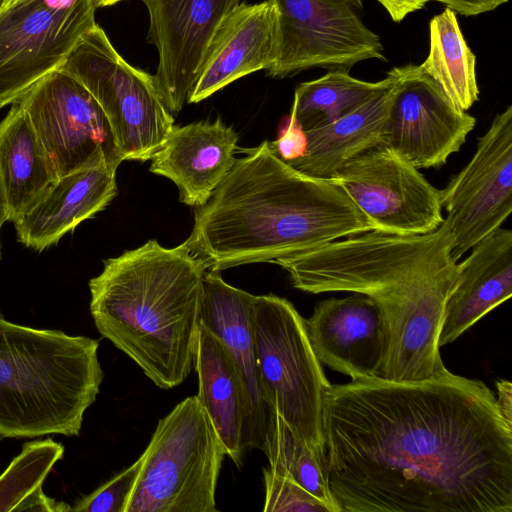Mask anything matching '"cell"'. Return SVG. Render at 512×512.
<instances>
[{
    "mask_svg": "<svg viewBox=\"0 0 512 512\" xmlns=\"http://www.w3.org/2000/svg\"><path fill=\"white\" fill-rule=\"evenodd\" d=\"M322 422L339 512H512V425L480 380L330 385Z\"/></svg>",
    "mask_w": 512,
    "mask_h": 512,
    "instance_id": "cell-1",
    "label": "cell"
},
{
    "mask_svg": "<svg viewBox=\"0 0 512 512\" xmlns=\"http://www.w3.org/2000/svg\"><path fill=\"white\" fill-rule=\"evenodd\" d=\"M246 153L197 208L182 243L207 270L274 263L377 229L338 184L290 166L269 141Z\"/></svg>",
    "mask_w": 512,
    "mask_h": 512,
    "instance_id": "cell-2",
    "label": "cell"
},
{
    "mask_svg": "<svg viewBox=\"0 0 512 512\" xmlns=\"http://www.w3.org/2000/svg\"><path fill=\"white\" fill-rule=\"evenodd\" d=\"M449 221L434 231L403 235L371 230L337 240L323 269L327 291L369 296L386 335L377 378L414 383L448 370L438 344L445 302L458 276Z\"/></svg>",
    "mask_w": 512,
    "mask_h": 512,
    "instance_id": "cell-3",
    "label": "cell"
},
{
    "mask_svg": "<svg viewBox=\"0 0 512 512\" xmlns=\"http://www.w3.org/2000/svg\"><path fill=\"white\" fill-rule=\"evenodd\" d=\"M207 267L183 244L156 240L104 261L89 281L98 332L159 388H174L194 365Z\"/></svg>",
    "mask_w": 512,
    "mask_h": 512,
    "instance_id": "cell-4",
    "label": "cell"
},
{
    "mask_svg": "<svg viewBox=\"0 0 512 512\" xmlns=\"http://www.w3.org/2000/svg\"><path fill=\"white\" fill-rule=\"evenodd\" d=\"M98 347L0 315V440L79 435L104 378Z\"/></svg>",
    "mask_w": 512,
    "mask_h": 512,
    "instance_id": "cell-5",
    "label": "cell"
},
{
    "mask_svg": "<svg viewBox=\"0 0 512 512\" xmlns=\"http://www.w3.org/2000/svg\"><path fill=\"white\" fill-rule=\"evenodd\" d=\"M125 512H216L215 492L226 456L197 396L159 420L143 452Z\"/></svg>",
    "mask_w": 512,
    "mask_h": 512,
    "instance_id": "cell-6",
    "label": "cell"
},
{
    "mask_svg": "<svg viewBox=\"0 0 512 512\" xmlns=\"http://www.w3.org/2000/svg\"><path fill=\"white\" fill-rule=\"evenodd\" d=\"M253 329L259 380L269 411L323 462L322 409L330 383L309 342L305 319L287 299L255 296Z\"/></svg>",
    "mask_w": 512,
    "mask_h": 512,
    "instance_id": "cell-7",
    "label": "cell"
},
{
    "mask_svg": "<svg viewBox=\"0 0 512 512\" xmlns=\"http://www.w3.org/2000/svg\"><path fill=\"white\" fill-rule=\"evenodd\" d=\"M59 69L80 81L104 111L124 160L145 162L162 147L174 118L154 76L126 62L97 24Z\"/></svg>",
    "mask_w": 512,
    "mask_h": 512,
    "instance_id": "cell-8",
    "label": "cell"
},
{
    "mask_svg": "<svg viewBox=\"0 0 512 512\" xmlns=\"http://www.w3.org/2000/svg\"><path fill=\"white\" fill-rule=\"evenodd\" d=\"M277 11L276 61L267 74L284 78L311 68L349 72L386 61L379 35L363 21V0H269Z\"/></svg>",
    "mask_w": 512,
    "mask_h": 512,
    "instance_id": "cell-9",
    "label": "cell"
},
{
    "mask_svg": "<svg viewBox=\"0 0 512 512\" xmlns=\"http://www.w3.org/2000/svg\"><path fill=\"white\" fill-rule=\"evenodd\" d=\"M27 113L59 177L123 158L99 103L62 69L46 75L17 101Z\"/></svg>",
    "mask_w": 512,
    "mask_h": 512,
    "instance_id": "cell-10",
    "label": "cell"
},
{
    "mask_svg": "<svg viewBox=\"0 0 512 512\" xmlns=\"http://www.w3.org/2000/svg\"><path fill=\"white\" fill-rule=\"evenodd\" d=\"M95 10L93 0L69 7L47 0L0 6V108L61 67L82 35L96 25Z\"/></svg>",
    "mask_w": 512,
    "mask_h": 512,
    "instance_id": "cell-11",
    "label": "cell"
},
{
    "mask_svg": "<svg viewBox=\"0 0 512 512\" xmlns=\"http://www.w3.org/2000/svg\"><path fill=\"white\" fill-rule=\"evenodd\" d=\"M330 180L349 195L376 230L425 234L436 230L444 220L442 190L383 145L352 158Z\"/></svg>",
    "mask_w": 512,
    "mask_h": 512,
    "instance_id": "cell-12",
    "label": "cell"
},
{
    "mask_svg": "<svg viewBox=\"0 0 512 512\" xmlns=\"http://www.w3.org/2000/svg\"><path fill=\"white\" fill-rule=\"evenodd\" d=\"M458 261L501 227L512 211V106L478 138L474 155L442 190Z\"/></svg>",
    "mask_w": 512,
    "mask_h": 512,
    "instance_id": "cell-13",
    "label": "cell"
},
{
    "mask_svg": "<svg viewBox=\"0 0 512 512\" xmlns=\"http://www.w3.org/2000/svg\"><path fill=\"white\" fill-rule=\"evenodd\" d=\"M399 70L380 145L417 169L439 168L460 150L476 119L459 109L418 65Z\"/></svg>",
    "mask_w": 512,
    "mask_h": 512,
    "instance_id": "cell-14",
    "label": "cell"
},
{
    "mask_svg": "<svg viewBox=\"0 0 512 512\" xmlns=\"http://www.w3.org/2000/svg\"><path fill=\"white\" fill-rule=\"evenodd\" d=\"M149 13V43L159 62L154 80L161 98L178 113L192 90L218 26L241 0H141Z\"/></svg>",
    "mask_w": 512,
    "mask_h": 512,
    "instance_id": "cell-15",
    "label": "cell"
},
{
    "mask_svg": "<svg viewBox=\"0 0 512 512\" xmlns=\"http://www.w3.org/2000/svg\"><path fill=\"white\" fill-rule=\"evenodd\" d=\"M254 298L255 295L226 283L220 272L206 271L200 325L222 342L239 379L245 410V451H263L269 418L257 365L253 329Z\"/></svg>",
    "mask_w": 512,
    "mask_h": 512,
    "instance_id": "cell-16",
    "label": "cell"
},
{
    "mask_svg": "<svg viewBox=\"0 0 512 512\" xmlns=\"http://www.w3.org/2000/svg\"><path fill=\"white\" fill-rule=\"evenodd\" d=\"M318 361L352 380L376 379L385 346V325L377 304L367 295L319 302L305 319Z\"/></svg>",
    "mask_w": 512,
    "mask_h": 512,
    "instance_id": "cell-17",
    "label": "cell"
},
{
    "mask_svg": "<svg viewBox=\"0 0 512 512\" xmlns=\"http://www.w3.org/2000/svg\"><path fill=\"white\" fill-rule=\"evenodd\" d=\"M277 11L265 0L240 3L222 20L205 52L187 102L198 103L243 76L275 64Z\"/></svg>",
    "mask_w": 512,
    "mask_h": 512,
    "instance_id": "cell-18",
    "label": "cell"
},
{
    "mask_svg": "<svg viewBox=\"0 0 512 512\" xmlns=\"http://www.w3.org/2000/svg\"><path fill=\"white\" fill-rule=\"evenodd\" d=\"M238 135L220 117L173 126L151 158L150 172L172 180L179 200L189 206L207 203L234 165Z\"/></svg>",
    "mask_w": 512,
    "mask_h": 512,
    "instance_id": "cell-19",
    "label": "cell"
},
{
    "mask_svg": "<svg viewBox=\"0 0 512 512\" xmlns=\"http://www.w3.org/2000/svg\"><path fill=\"white\" fill-rule=\"evenodd\" d=\"M471 249L458 263L457 280L445 302L440 347L512 295V231L499 227Z\"/></svg>",
    "mask_w": 512,
    "mask_h": 512,
    "instance_id": "cell-20",
    "label": "cell"
},
{
    "mask_svg": "<svg viewBox=\"0 0 512 512\" xmlns=\"http://www.w3.org/2000/svg\"><path fill=\"white\" fill-rule=\"evenodd\" d=\"M116 170L101 164L59 177L14 222L18 241L41 252L92 218L115 197Z\"/></svg>",
    "mask_w": 512,
    "mask_h": 512,
    "instance_id": "cell-21",
    "label": "cell"
},
{
    "mask_svg": "<svg viewBox=\"0 0 512 512\" xmlns=\"http://www.w3.org/2000/svg\"><path fill=\"white\" fill-rule=\"evenodd\" d=\"M392 71L393 81L362 105L329 124L306 130L304 154L286 163L305 174L330 179L349 160L380 145L383 125L400 78L399 67Z\"/></svg>",
    "mask_w": 512,
    "mask_h": 512,
    "instance_id": "cell-22",
    "label": "cell"
},
{
    "mask_svg": "<svg viewBox=\"0 0 512 512\" xmlns=\"http://www.w3.org/2000/svg\"><path fill=\"white\" fill-rule=\"evenodd\" d=\"M57 179L27 113L14 102L0 122V204L6 221L18 220Z\"/></svg>",
    "mask_w": 512,
    "mask_h": 512,
    "instance_id": "cell-23",
    "label": "cell"
},
{
    "mask_svg": "<svg viewBox=\"0 0 512 512\" xmlns=\"http://www.w3.org/2000/svg\"><path fill=\"white\" fill-rule=\"evenodd\" d=\"M194 366L198 374V394L226 455L241 467L245 449V420L241 385L222 342L200 325Z\"/></svg>",
    "mask_w": 512,
    "mask_h": 512,
    "instance_id": "cell-24",
    "label": "cell"
},
{
    "mask_svg": "<svg viewBox=\"0 0 512 512\" xmlns=\"http://www.w3.org/2000/svg\"><path fill=\"white\" fill-rule=\"evenodd\" d=\"M418 67L459 109L467 111L478 101L476 56L452 9L446 7L430 20L428 56Z\"/></svg>",
    "mask_w": 512,
    "mask_h": 512,
    "instance_id": "cell-25",
    "label": "cell"
},
{
    "mask_svg": "<svg viewBox=\"0 0 512 512\" xmlns=\"http://www.w3.org/2000/svg\"><path fill=\"white\" fill-rule=\"evenodd\" d=\"M64 446L52 438L24 443L0 475V512H68L72 507L45 495L42 485L63 458Z\"/></svg>",
    "mask_w": 512,
    "mask_h": 512,
    "instance_id": "cell-26",
    "label": "cell"
},
{
    "mask_svg": "<svg viewBox=\"0 0 512 512\" xmlns=\"http://www.w3.org/2000/svg\"><path fill=\"white\" fill-rule=\"evenodd\" d=\"M393 77L392 69L377 82L354 78L349 72L328 71L296 87L290 115L304 131L329 124L386 88Z\"/></svg>",
    "mask_w": 512,
    "mask_h": 512,
    "instance_id": "cell-27",
    "label": "cell"
},
{
    "mask_svg": "<svg viewBox=\"0 0 512 512\" xmlns=\"http://www.w3.org/2000/svg\"><path fill=\"white\" fill-rule=\"evenodd\" d=\"M263 452L268 458L270 470L299 484L323 502L330 512H339L327 485L323 462L295 438L274 411H269Z\"/></svg>",
    "mask_w": 512,
    "mask_h": 512,
    "instance_id": "cell-28",
    "label": "cell"
},
{
    "mask_svg": "<svg viewBox=\"0 0 512 512\" xmlns=\"http://www.w3.org/2000/svg\"><path fill=\"white\" fill-rule=\"evenodd\" d=\"M264 512H330L329 508L293 480L263 469Z\"/></svg>",
    "mask_w": 512,
    "mask_h": 512,
    "instance_id": "cell-29",
    "label": "cell"
},
{
    "mask_svg": "<svg viewBox=\"0 0 512 512\" xmlns=\"http://www.w3.org/2000/svg\"><path fill=\"white\" fill-rule=\"evenodd\" d=\"M140 456L128 468L105 482L91 494L75 503V512H125L130 494L135 485L140 468Z\"/></svg>",
    "mask_w": 512,
    "mask_h": 512,
    "instance_id": "cell-30",
    "label": "cell"
},
{
    "mask_svg": "<svg viewBox=\"0 0 512 512\" xmlns=\"http://www.w3.org/2000/svg\"><path fill=\"white\" fill-rule=\"evenodd\" d=\"M270 144L275 153L285 162L295 160L305 152L307 144L305 131L290 115L288 124L281 136Z\"/></svg>",
    "mask_w": 512,
    "mask_h": 512,
    "instance_id": "cell-31",
    "label": "cell"
},
{
    "mask_svg": "<svg viewBox=\"0 0 512 512\" xmlns=\"http://www.w3.org/2000/svg\"><path fill=\"white\" fill-rule=\"evenodd\" d=\"M435 1L452 9L463 16H477L493 11L509 0H429Z\"/></svg>",
    "mask_w": 512,
    "mask_h": 512,
    "instance_id": "cell-32",
    "label": "cell"
},
{
    "mask_svg": "<svg viewBox=\"0 0 512 512\" xmlns=\"http://www.w3.org/2000/svg\"><path fill=\"white\" fill-rule=\"evenodd\" d=\"M387 11L390 18L401 22L409 14L425 8L429 0H376Z\"/></svg>",
    "mask_w": 512,
    "mask_h": 512,
    "instance_id": "cell-33",
    "label": "cell"
},
{
    "mask_svg": "<svg viewBox=\"0 0 512 512\" xmlns=\"http://www.w3.org/2000/svg\"><path fill=\"white\" fill-rule=\"evenodd\" d=\"M498 397L496 403L502 418L512 425V384L507 380L496 383Z\"/></svg>",
    "mask_w": 512,
    "mask_h": 512,
    "instance_id": "cell-34",
    "label": "cell"
},
{
    "mask_svg": "<svg viewBox=\"0 0 512 512\" xmlns=\"http://www.w3.org/2000/svg\"><path fill=\"white\" fill-rule=\"evenodd\" d=\"M6 221L4 211L2 209V206L0 204V234H1V228L3 226V223ZM2 258V252H1V240H0V260Z\"/></svg>",
    "mask_w": 512,
    "mask_h": 512,
    "instance_id": "cell-35",
    "label": "cell"
},
{
    "mask_svg": "<svg viewBox=\"0 0 512 512\" xmlns=\"http://www.w3.org/2000/svg\"><path fill=\"white\" fill-rule=\"evenodd\" d=\"M96 8L108 6V0H93Z\"/></svg>",
    "mask_w": 512,
    "mask_h": 512,
    "instance_id": "cell-36",
    "label": "cell"
},
{
    "mask_svg": "<svg viewBox=\"0 0 512 512\" xmlns=\"http://www.w3.org/2000/svg\"><path fill=\"white\" fill-rule=\"evenodd\" d=\"M17 1H21V0H4L1 5H7V4H11V3L17 2Z\"/></svg>",
    "mask_w": 512,
    "mask_h": 512,
    "instance_id": "cell-37",
    "label": "cell"
},
{
    "mask_svg": "<svg viewBox=\"0 0 512 512\" xmlns=\"http://www.w3.org/2000/svg\"><path fill=\"white\" fill-rule=\"evenodd\" d=\"M121 1H124V0H108V6H111V5H114L118 2H121Z\"/></svg>",
    "mask_w": 512,
    "mask_h": 512,
    "instance_id": "cell-38",
    "label": "cell"
},
{
    "mask_svg": "<svg viewBox=\"0 0 512 512\" xmlns=\"http://www.w3.org/2000/svg\"><path fill=\"white\" fill-rule=\"evenodd\" d=\"M3 1H4V0H0V6H1V4L3 3Z\"/></svg>",
    "mask_w": 512,
    "mask_h": 512,
    "instance_id": "cell-39",
    "label": "cell"
}]
</instances>
